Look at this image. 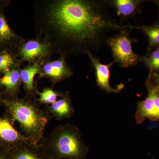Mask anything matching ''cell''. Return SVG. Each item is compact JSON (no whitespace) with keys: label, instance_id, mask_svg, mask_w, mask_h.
<instances>
[{"label":"cell","instance_id":"ba28073f","mask_svg":"<svg viewBox=\"0 0 159 159\" xmlns=\"http://www.w3.org/2000/svg\"><path fill=\"white\" fill-rule=\"evenodd\" d=\"M146 85L148 96L144 100L138 102L135 116L140 122L147 119L159 121V95L150 86Z\"/></svg>","mask_w":159,"mask_h":159},{"label":"cell","instance_id":"2e32d148","mask_svg":"<svg viewBox=\"0 0 159 159\" xmlns=\"http://www.w3.org/2000/svg\"><path fill=\"white\" fill-rule=\"evenodd\" d=\"M21 65L15 50L10 48L0 50V76L14 69L21 68Z\"/></svg>","mask_w":159,"mask_h":159},{"label":"cell","instance_id":"30bf717a","mask_svg":"<svg viewBox=\"0 0 159 159\" xmlns=\"http://www.w3.org/2000/svg\"><path fill=\"white\" fill-rule=\"evenodd\" d=\"M44 110L50 119L54 118L58 121L70 119L75 111L70 93L68 91L64 92L60 99L51 105L46 106Z\"/></svg>","mask_w":159,"mask_h":159},{"label":"cell","instance_id":"6da1fadb","mask_svg":"<svg viewBox=\"0 0 159 159\" xmlns=\"http://www.w3.org/2000/svg\"><path fill=\"white\" fill-rule=\"evenodd\" d=\"M107 1L37 0L34 2L36 39L55 54L79 55L99 51L110 34L128 28L111 16Z\"/></svg>","mask_w":159,"mask_h":159},{"label":"cell","instance_id":"ac0fdd59","mask_svg":"<svg viewBox=\"0 0 159 159\" xmlns=\"http://www.w3.org/2000/svg\"><path fill=\"white\" fill-rule=\"evenodd\" d=\"M129 29H139L143 31L148 38L150 47L159 45V25L151 26H135L130 25Z\"/></svg>","mask_w":159,"mask_h":159},{"label":"cell","instance_id":"44dd1931","mask_svg":"<svg viewBox=\"0 0 159 159\" xmlns=\"http://www.w3.org/2000/svg\"><path fill=\"white\" fill-rule=\"evenodd\" d=\"M3 153H0V159H6Z\"/></svg>","mask_w":159,"mask_h":159},{"label":"cell","instance_id":"603a6c76","mask_svg":"<svg viewBox=\"0 0 159 159\" xmlns=\"http://www.w3.org/2000/svg\"><path fill=\"white\" fill-rule=\"evenodd\" d=\"M157 4H158V6H159V1H158L157 2Z\"/></svg>","mask_w":159,"mask_h":159},{"label":"cell","instance_id":"4fadbf2b","mask_svg":"<svg viewBox=\"0 0 159 159\" xmlns=\"http://www.w3.org/2000/svg\"><path fill=\"white\" fill-rule=\"evenodd\" d=\"M15 69L0 76V92L2 97H18L22 84L20 70Z\"/></svg>","mask_w":159,"mask_h":159},{"label":"cell","instance_id":"7402d4cb","mask_svg":"<svg viewBox=\"0 0 159 159\" xmlns=\"http://www.w3.org/2000/svg\"><path fill=\"white\" fill-rule=\"evenodd\" d=\"M2 94L1 93V92H0V99H2Z\"/></svg>","mask_w":159,"mask_h":159},{"label":"cell","instance_id":"3957f363","mask_svg":"<svg viewBox=\"0 0 159 159\" xmlns=\"http://www.w3.org/2000/svg\"><path fill=\"white\" fill-rule=\"evenodd\" d=\"M40 145L48 159H83L88 151L81 132L70 123L55 127Z\"/></svg>","mask_w":159,"mask_h":159},{"label":"cell","instance_id":"5bb4252c","mask_svg":"<svg viewBox=\"0 0 159 159\" xmlns=\"http://www.w3.org/2000/svg\"><path fill=\"white\" fill-rule=\"evenodd\" d=\"M107 2L109 7L116 10L121 20L135 17L142 12L140 5L142 2L139 0H111Z\"/></svg>","mask_w":159,"mask_h":159},{"label":"cell","instance_id":"8fae6325","mask_svg":"<svg viewBox=\"0 0 159 159\" xmlns=\"http://www.w3.org/2000/svg\"><path fill=\"white\" fill-rule=\"evenodd\" d=\"M0 140L11 149L24 143H30L21 133L14 128L8 118H0Z\"/></svg>","mask_w":159,"mask_h":159},{"label":"cell","instance_id":"ffe728a7","mask_svg":"<svg viewBox=\"0 0 159 159\" xmlns=\"http://www.w3.org/2000/svg\"><path fill=\"white\" fill-rule=\"evenodd\" d=\"M146 85L150 86L159 95V71L150 73Z\"/></svg>","mask_w":159,"mask_h":159},{"label":"cell","instance_id":"52a82bcc","mask_svg":"<svg viewBox=\"0 0 159 159\" xmlns=\"http://www.w3.org/2000/svg\"><path fill=\"white\" fill-rule=\"evenodd\" d=\"M10 1L0 0V50L10 48L15 51L24 39L18 34L9 26L5 15V9Z\"/></svg>","mask_w":159,"mask_h":159},{"label":"cell","instance_id":"9a60e30c","mask_svg":"<svg viewBox=\"0 0 159 159\" xmlns=\"http://www.w3.org/2000/svg\"><path fill=\"white\" fill-rule=\"evenodd\" d=\"M12 149L11 159H48L40 144L24 143Z\"/></svg>","mask_w":159,"mask_h":159},{"label":"cell","instance_id":"e0dca14e","mask_svg":"<svg viewBox=\"0 0 159 159\" xmlns=\"http://www.w3.org/2000/svg\"><path fill=\"white\" fill-rule=\"evenodd\" d=\"M64 92L55 90L53 88H45L42 92L38 90L36 95L39 96L36 101L40 104L51 105L57 101V98L62 97Z\"/></svg>","mask_w":159,"mask_h":159},{"label":"cell","instance_id":"9c48e42d","mask_svg":"<svg viewBox=\"0 0 159 159\" xmlns=\"http://www.w3.org/2000/svg\"><path fill=\"white\" fill-rule=\"evenodd\" d=\"M87 55L95 70L97 85L100 89L108 93H117L123 89L124 85L122 84H119L117 88L112 87L110 84V67L115 62L114 61L108 64H103L100 62L99 58L95 57L92 53Z\"/></svg>","mask_w":159,"mask_h":159},{"label":"cell","instance_id":"d6986e66","mask_svg":"<svg viewBox=\"0 0 159 159\" xmlns=\"http://www.w3.org/2000/svg\"><path fill=\"white\" fill-rule=\"evenodd\" d=\"M150 70V73L159 71V47L142 58Z\"/></svg>","mask_w":159,"mask_h":159},{"label":"cell","instance_id":"7a4b0ae2","mask_svg":"<svg viewBox=\"0 0 159 159\" xmlns=\"http://www.w3.org/2000/svg\"><path fill=\"white\" fill-rule=\"evenodd\" d=\"M12 121L17 122L22 134L32 145L40 144L50 120L48 115L40 107L36 99L25 97H2L1 100Z\"/></svg>","mask_w":159,"mask_h":159},{"label":"cell","instance_id":"277c9868","mask_svg":"<svg viewBox=\"0 0 159 159\" xmlns=\"http://www.w3.org/2000/svg\"><path fill=\"white\" fill-rule=\"evenodd\" d=\"M130 30L126 28L117 31L109 36L106 43L111 50L114 61L124 68L136 66L142 61L133 51L132 44L137 39L130 37Z\"/></svg>","mask_w":159,"mask_h":159},{"label":"cell","instance_id":"8992f818","mask_svg":"<svg viewBox=\"0 0 159 159\" xmlns=\"http://www.w3.org/2000/svg\"><path fill=\"white\" fill-rule=\"evenodd\" d=\"M66 59L65 56L60 55L59 58L55 60L48 58L42 61L36 82L41 78H47L50 80L54 85L72 77L73 69L68 64Z\"/></svg>","mask_w":159,"mask_h":159},{"label":"cell","instance_id":"5b68a950","mask_svg":"<svg viewBox=\"0 0 159 159\" xmlns=\"http://www.w3.org/2000/svg\"><path fill=\"white\" fill-rule=\"evenodd\" d=\"M15 52L22 64L25 62L32 64L51 58L55 54L50 44L37 39H24L16 49Z\"/></svg>","mask_w":159,"mask_h":159},{"label":"cell","instance_id":"7c38bea8","mask_svg":"<svg viewBox=\"0 0 159 159\" xmlns=\"http://www.w3.org/2000/svg\"><path fill=\"white\" fill-rule=\"evenodd\" d=\"M41 61H38L21 68L20 70V77L24 88L26 92L25 97L36 99V92L38 90L37 82L34 81L35 75L39 74L40 64Z\"/></svg>","mask_w":159,"mask_h":159}]
</instances>
